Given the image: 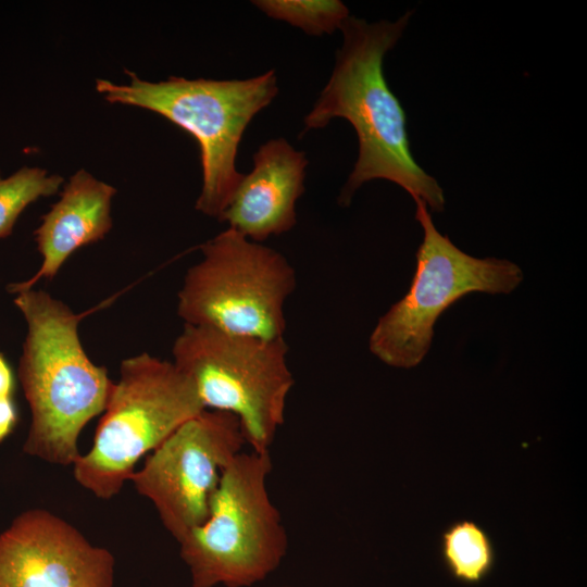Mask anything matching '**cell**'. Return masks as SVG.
<instances>
[{"label": "cell", "mask_w": 587, "mask_h": 587, "mask_svg": "<svg viewBox=\"0 0 587 587\" xmlns=\"http://www.w3.org/2000/svg\"><path fill=\"white\" fill-rule=\"evenodd\" d=\"M440 554L449 574L469 585L483 582L496 560L490 536L471 520L455 521L445 528L440 535Z\"/></svg>", "instance_id": "13"}, {"label": "cell", "mask_w": 587, "mask_h": 587, "mask_svg": "<svg viewBox=\"0 0 587 587\" xmlns=\"http://www.w3.org/2000/svg\"><path fill=\"white\" fill-rule=\"evenodd\" d=\"M172 354L204 410L233 414L250 450L270 452L295 384L285 338L263 339L185 324Z\"/></svg>", "instance_id": "6"}, {"label": "cell", "mask_w": 587, "mask_h": 587, "mask_svg": "<svg viewBox=\"0 0 587 587\" xmlns=\"http://www.w3.org/2000/svg\"><path fill=\"white\" fill-rule=\"evenodd\" d=\"M114 557L43 509L0 533V587H113Z\"/></svg>", "instance_id": "10"}, {"label": "cell", "mask_w": 587, "mask_h": 587, "mask_svg": "<svg viewBox=\"0 0 587 587\" xmlns=\"http://www.w3.org/2000/svg\"><path fill=\"white\" fill-rule=\"evenodd\" d=\"M112 186L84 168L64 185L59 200L41 217L34 232L42 257L39 270L27 280L8 286L11 294L33 289L40 279H52L65 261L84 246L103 239L112 228Z\"/></svg>", "instance_id": "12"}, {"label": "cell", "mask_w": 587, "mask_h": 587, "mask_svg": "<svg viewBox=\"0 0 587 587\" xmlns=\"http://www.w3.org/2000/svg\"><path fill=\"white\" fill-rule=\"evenodd\" d=\"M245 446L236 416L203 410L152 451L129 482L179 542L205 521L224 471Z\"/></svg>", "instance_id": "9"}, {"label": "cell", "mask_w": 587, "mask_h": 587, "mask_svg": "<svg viewBox=\"0 0 587 587\" xmlns=\"http://www.w3.org/2000/svg\"><path fill=\"white\" fill-rule=\"evenodd\" d=\"M275 587H295V586H275Z\"/></svg>", "instance_id": "18"}, {"label": "cell", "mask_w": 587, "mask_h": 587, "mask_svg": "<svg viewBox=\"0 0 587 587\" xmlns=\"http://www.w3.org/2000/svg\"><path fill=\"white\" fill-rule=\"evenodd\" d=\"M178 291L185 324L263 339L284 337L285 302L297 285L278 251L227 228L201 246Z\"/></svg>", "instance_id": "7"}, {"label": "cell", "mask_w": 587, "mask_h": 587, "mask_svg": "<svg viewBox=\"0 0 587 587\" xmlns=\"http://www.w3.org/2000/svg\"><path fill=\"white\" fill-rule=\"evenodd\" d=\"M15 379L13 371L0 351V397H13Z\"/></svg>", "instance_id": "17"}, {"label": "cell", "mask_w": 587, "mask_h": 587, "mask_svg": "<svg viewBox=\"0 0 587 587\" xmlns=\"http://www.w3.org/2000/svg\"><path fill=\"white\" fill-rule=\"evenodd\" d=\"M414 201L424 236L411 287L378 320L369 342L382 362L402 369L421 363L436 321L451 304L471 292L510 294L523 279L522 270L511 261L463 252L437 230L427 205Z\"/></svg>", "instance_id": "8"}, {"label": "cell", "mask_w": 587, "mask_h": 587, "mask_svg": "<svg viewBox=\"0 0 587 587\" xmlns=\"http://www.w3.org/2000/svg\"><path fill=\"white\" fill-rule=\"evenodd\" d=\"M27 324L17 376L30 410L23 451L46 462L70 465L80 455L78 436L103 413L114 382L86 354L74 313L43 290L14 298Z\"/></svg>", "instance_id": "2"}, {"label": "cell", "mask_w": 587, "mask_h": 587, "mask_svg": "<svg viewBox=\"0 0 587 587\" xmlns=\"http://www.w3.org/2000/svg\"><path fill=\"white\" fill-rule=\"evenodd\" d=\"M270 452L241 451L222 475L205 521L179 542L191 587H251L274 573L288 535L268 489Z\"/></svg>", "instance_id": "4"}, {"label": "cell", "mask_w": 587, "mask_h": 587, "mask_svg": "<svg viewBox=\"0 0 587 587\" xmlns=\"http://www.w3.org/2000/svg\"><path fill=\"white\" fill-rule=\"evenodd\" d=\"M17 409L13 397H0V444L13 432Z\"/></svg>", "instance_id": "16"}, {"label": "cell", "mask_w": 587, "mask_h": 587, "mask_svg": "<svg viewBox=\"0 0 587 587\" xmlns=\"http://www.w3.org/2000/svg\"><path fill=\"white\" fill-rule=\"evenodd\" d=\"M125 72L128 83L98 78L97 91L110 103L155 112L197 140L203 184L196 209L218 220L243 176L235 165L242 134L252 117L277 95L274 71L242 80L171 76L157 83Z\"/></svg>", "instance_id": "3"}, {"label": "cell", "mask_w": 587, "mask_h": 587, "mask_svg": "<svg viewBox=\"0 0 587 587\" xmlns=\"http://www.w3.org/2000/svg\"><path fill=\"white\" fill-rule=\"evenodd\" d=\"M203 410L193 384L173 362L147 352L124 360L93 445L73 464L75 479L97 498H113L143 454Z\"/></svg>", "instance_id": "5"}, {"label": "cell", "mask_w": 587, "mask_h": 587, "mask_svg": "<svg viewBox=\"0 0 587 587\" xmlns=\"http://www.w3.org/2000/svg\"><path fill=\"white\" fill-rule=\"evenodd\" d=\"M64 179L45 168L23 166L8 177L0 175V239L10 236L22 212L39 198L58 192Z\"/></svg>", "instance_id": "14"}, {"label": "cell", "mask_w": 587, "mask_h": 587, "mask_svg": "<svg viewBox=\"0 0 587 587\" xmlns=\"http://www.w3.org/2000/svg\"><path fill=\"white\" fill-rule=\"evenodd\" d=\"M410 17L407 12L395 22L369 23L349 15L340 26L344 42L332 76L304 118V132L342 117L357 133L359 155L340 192L341 205H349L364 183L386 179L432 211L445 208L441 187L412 155L404 110L383 70L385 54L398 42Z\"/></svg>", "instance_id": "1"}, {"label": "cell", "mask_w": 587, "mask_h": 587, "mask_svg": "<svg viewBox=\"0 0 587 587\" xmlns=\"http://www.w3.org/2000/svg\"><path fill=\"white\" fill-rule=\"evenodd\" d=\"M252 3L266 15L315 36L340 28L349 16L348 8L338 0H260Z\"/></svg>", "instance_id": "15"}, {"label": "cell", "mask_w": 587, "mask_h": 587, "mask_svg": "<svg viewBox=\"0 0 587 587\" xmlns=\"http://www.w3.org/2000/svg\"><path fill=\"white\" fill-rule=\"evenodd\" d=\"M253 162V170L242 176L218 221L261 243L295 226L308 160L304 152L278 138L262 145Z\"/></svg>", "instance_id": "11"}]
</instances>
